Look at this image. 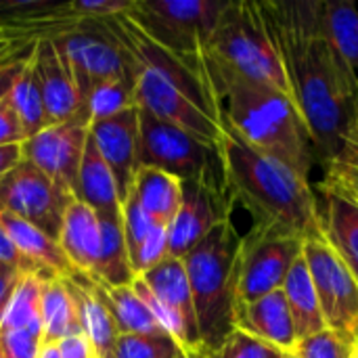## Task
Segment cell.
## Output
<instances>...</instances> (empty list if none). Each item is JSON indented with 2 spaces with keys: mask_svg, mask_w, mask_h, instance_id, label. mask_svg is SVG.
I'll list each match as a JSON object with an SVG mask.
<instances>
[{
  "mask_svg": "<svg viewBox=\"0 0 358 358\" xmlns=\"http://www.w3.org/2000/svg\"><path fill=\"white\" fill-rule=\"evenodd\" d=\"M23 153H21V145H8V147H0V178L13 170L19 162H21Z\"/></svg>",
  "mask_w": 358,
  "mask_h": 358,
  "instance_id": "bcb514c9",
  "label": "cell"
},
{
  "mask_svg": "<svg viewBox=\"0 0 358 358\" xmlns=\"http://www.w3.org/2000/svg\"><path fill=\"white\" fill-rule=\"evenodd\" d=\"M42 283L40 275H23L0 319V334L17 329H42Z\"/></svg>",
  "mask_w": 358,
  "mask_h": 358,
  "instance_id": "f1b7e54d",
  "label": "cell"
},
{
  "mask_svg": "<svg viewBox=\"0 0 358 358\" xmlns=\"http://www.w3.org/2000/svg\"><path fill=\"white\" fill-rule=\"evenodd\" d=\"M99 294L107 308L111 310L120 336H164L166 331L159 327L147 304L134 292L132 283L124 287H105L99 283ZM168 336V334H166Z\"/></svg>",
  "mask_w": 358,
  "mask_h": 358,
  "instance_id": "83f0119b",
  "label": "cell"
},
{
  "mask_svg": "<svg viewBox=\"0 0 358 358\" xmlns=\"http://www.w3.org/2000/svg\"><path fill=\"white\" fill-rule=\"evenodd\" d=\"M203 52L252 82L289 94L279 50L256 0H229Z\"/></svg>",
  "mask_w": 358,
  "mask_h": 358,
  "instance_id": "5b68a950",
  "label": "cell"
},
{
  "mask_svg": "<svg viewBox=\"0 0 358 358\" xmlns=\"http://www.w3.org/2000/svg\"><path fill=\"white\" fill-rule=\"evenodd\" d=\"M57 241L63 254L67 256L69 264L73 266V271L78 275L94 279L101 260V248H103L99 214L90 210L86 203L73 199L65 212Z\"/></svg>",
  "mask_w": 358,
  "mask_h": 358,
  "instance_id": "e0dca14e",
  "label": "cell"
},
{
  "mask_svg": "<svg viewBox=\"0 0 358 358\" xmlns=\"http://www.w3.org/2000/svg\"><path fill=\"white\" fill-rule=\"evenodd\" d=\"M21 277H23V275L17 273L15 268L0 264V319H2V315H4L6 304H8V300H10V296H13V292H15V287H17V283L21 281Z\"/></svg>",
  "mask_w": 358,
  "mask_h": 358,
  "instance_id": "ee69618b",
  "label": "cell"
},
{
  "mask_svg": "<svg viewBox=\"0 0 358 358\" xmlns=\"http://www.w3.org/2000/svg\"><path fill=\"white\" fill-rule=\"evenodd\" d=\"M193 358H208V355H203V352H197V355H193Z\"/></svg>",
  "mask_w": 358,
  "mask_h": 358,
  "instance_id": "681fc988",
  "label": "cell"
},
{
  "mask_svg": "<svg viewBox=\"0 0 358 358\" xmlns=\"http://www.w3.org/2000/svg\"><path fill=\"white\" fill-rule=\"evenodd\" d=\"M138 113H141L138 107H130L113 117L90 122L88 128L90 138L94 141L99 153L103 155L105 164L109 166L115 178L122 206L130 197L136 172L141 168L138 166V143H141Z\"/></svg>",
  "mask_w": 358,
  "mask_h": 358,
  "instance_id": "5bb4252c",
  "label": "cell"
},
{
  "mask_svg": "<svg viewBox=\"0 0 358 358\" xmlns=\"http://www.w3.org/2000/svg\"><path fill=\"white\" fill-rule=\"evenodd\" d=\"M283 294H285V300H287V306H289V313H292V319L296 325L298 342L327 329L323 313H321V304L317 298V289H315V283H313V277H310L304 256H300L294 262V266L283 283Z\"/></svg>",
  "mask_w": 358,
  "mask_h": 358,
  "instance_id": "cb8c5ba5",
  "label": "cell"
},
{
  "mask_svg": "<svg viewBox=\"0 0 358 358\" xmlns=\"http://www.w3.org/2000/svg\"><path fill=\"white\" fill-rule=\"evenodd\" d=\"M31 67L42 92L48 126L67 122L76 115H84L78 88L69 73L67 63L63 61L59 48L55 46L52 38H40L36 42L31 55ZM88 120V117H86Z\"/></svg>",
  "mask_w": 358,
  "mask_h": 358,
  "instance_id": "9a60e30c",
  "label": "cell"
},
{
  "mask_svg": "<svg viewBox=\"0 0 358 358\" xmlns=\"http://www.w3.org/2000/svg\"><path fill=\"white\" fill-rule=\"evenodd\" d=\"M40 38L29 31L8 29L0 25V65L29 61Z\"/></svg>",
  "mask_w": 358,
  "mask_h": 358,
  "instance_id": "ab89813d",
  "label": "cell"
},
{
  "mask_svg": "<svg viewBox=\"0 0 358 358\" xmlns=\"http://www.w3.org/2000/svg\"><path fill=\"white\" fill-rule=\"evenodd\" d=\"M231 193L206 180L182 182L180 208L168 227V256L185 258L218 224L231 220Z\"/></svg>",
  "mask_w": 358,
  "mask_h": 358,
  "instance_id": "7c38bea8",
  "label": "cell"
},
{
  "mask_svg": "<svg viewBox=\"0 0 358 358\" xmlns=\"http://www.w3.org/2000/svg\"><path fill=\"white\" fill-rule=\"evenodd\" d=\"M29 61H19V63H8V65H0V99L8 94V90L13 88V84L17 82V78L21 76L23 67Z\"/></svg>",
  "mask_w": 358,
  "mask_h": 358,
  "instance_id": "f6af8a7d",
  "label": "cell"
},
{
  "mask_svg": "<svg viewBox=\"0 0 358 358\" xmlns=\"http://www.w3.org/2000/svg\"><path fill=\"white\" fill-rule=\"evenodd\" d=\"M82 323L76 300L63 277H50L42 283V342L59 344L80 336Z\"/></svg>",
  "mask_w": 358,
  "mask_h": 358,
  "instance_id": "d4e9b609",
  "label": "cell"
},
{
  "mask_svg": "<svg viewBox=\"0 0 358 358\" xmlns=\"http://www.w3.org/2000/svg\"><path fill=\"white\" fill-rule=\"evenodd\" d=\"M321 231L329 248L342 258L358 281V203L334 187L321 182Z\"/></svg>",
  "mask_w": 358,
  "mask_h": 358,
  "instance_id": "d6986e66",
  "label": "cell"
},
{
  "mask_svg": "<svg viewBox=\"0 0 358 358\" xmlns=\"http://www.w3.org/2000/svg\"><path fill=\"white\" fill-rule=\"evenodd\" d=\"M25 130L23 124L8 99L2 96L0 99V147H8V145H23L25 143Z\"/></svg>",
  "mask_w": 358,
  "mask_h": 358,
  "instance_id": "60d3db41",
  "label": "cell"
},
{
  "mask_svg": "<svg viewBox=\"0 0 358 358\" xmlns=\"http://www.w3.org/2000/svg\"><path fill=\"white\" fill-rule=\"evenodd\" d=\"M90 29L78 25L69 31L52 36L55 46L69 67L84 113L88 96L99 84L111 80H136V63L132 55L107 27V23L90 21Z\"/></svg>",
  "mask_w": 358,
  "mask_h": 358,
  "instance_id": "ba28073f",
  "label": "cell"
},
{
  "mask_svg": "<svg viewBox=\"0 0 358 358\" xmlns=\"http://www.w3.org/2000/svg\"><path fill=\"white\" fill-rule=\"evenodd\" d=\"M350 132L358 134V105H357V115H355V122H352V128H350Z\"/></svg>",
  "mask_w": 358,
  "mask_h": 358,
  "instance_id": "c3c4849f",
  "label": "cell"
},
{
  "mask_svg": "<svg viewBox=\"0 0 358 358\" xmlns=\"http://www.w3.org/2000/svg\"><path fill=\"white\" fill-rule=\"evenodd\" d=\"M222 155L231 199L250 212L252 227L304 241L323 237L319 199L308 180L227 130Z\"/></svg>",
  "mask_w": 358,
  "mask_h": 358,
  "instance_id": "3957f363",
  "label": "cell"
},
{
  "mask_svg": "<svg viewBox=\"0 0 358 358\" xmlns=\"http://www.w3.org/2000/svg\"><path fill=\"white\" fill-rule=\"evenodd\" d=\"M275 358H287V355H285V352H281V355H277Z\"/></svg>",
  "mask_w": 358,
  "mask_h": 358,
  "instance_id": "816d5d0a",
  "label": "cell"
},
{
  "mask_svg": "<svg viewBox=\"0 0 358 358\" xmlns=\"http://www.w3.org/2000/svg\"><path fill=\"white\" fill-rule=\"evenodd\" d=\"M302 256L308 264L327 329L355 338L358 329L357 277L323 237L306 239Z\"/></svg>",
  "mask_w": 358,
  "mask_h": 358,
  "instance_id": "8fae6325",
  "label": "cell"
},
{
  "mask_svg": "<svg viewBox=\"0 0 358 358\" xmlns=\"http://www.w3.org/2000/svg\"><path fill=\"white\" fill-rule=\"evenodd\" d=\"M304 239L273 229L252 227L241 237L237 256V304L260 300L283 289V283L302 256Z\"/></svg>",
  "mask_w": 358,
  "mask_h": 358,
  "instance_id": "9c48e42d",
  "label": "cell"
},
{
  "mask_svg": "<svg viewBox=\"0 0 358 358\" xmlns=\"http://www.w3.org/2000/svg\"><path fill=\"white\" fill-rule=\"evenodd\" d=\"M73 197L78 201L86 203L96 214L122 212V201H120L115 178H113L109 166L105 164L103 155L99 153L94 141L90 138V132H88V141H86L84 157L80 164Z\"/></svg>",
  "mask_w": 358,
  "mask_h": 358,
  "instance_id": "7402d4cb",
  "label": "cell"
},
{
  "mask_svg": "<svg viewBox=\"0 0 358 358\" xmlns=\"http://www.w3.org/2000/svg\"><path fill=\"white\" fill-rule=\"evenodd\" d=\"M65 281L76 300L84 336L90 340L96 357L111 358L120 331L111 310L107 308V304L99 294V283L84 275H73L71 279Z\"/></svg>",
  "mask_w": 358,
  "mask_h": 358,
  "instance_id": "ffe728a7",
  "label": "cell"
},
{
  "mask_svg": "<svg viewBox=\"0 0 358 358\" xmlns=\"http://www.w3.org/2000/svg\"><path fill=\"white\" fill-rule=\"evenodd\" d=\"M355 344V338L325 329L317 336L300 340L289 355L296 358H352Z\"/></svg>",
  "mask_w": 358,
  "mask_h": 358,
  "instance_id": "836d02e7",
  "label": "cell"
},
{
  "mask_svg": "<svg viewBox=\"0 0 358 358\" xmlns=\"http://www.w3.org/2000/svg\"><path fill=\"white\" fill-rule=\"evenodd\" d=\"M101 233H103V248L99 268L92 281L105 287H124L134 281V271L130 264V254L124 237L122 212L115 214H99Z\"/></svg>",
  "mask_w": 358,
  "mask_h": 358,
  "instance_id": "484cf974",
  "label": "cell"
},
{
  "mask_svg": "<svg viewBox=\"0 0 358 358\" xmlns=\"http://www.w3.org/2000/svg\"><path fill=\"white\" fill-rule=\"evenodd\" d=\"M38 358H61L57 344H42V350H40Z\"/></svg>",
  "mask_w": 358,
  "mask_h": 358,
  "instance_id": "7dc6e473",
  "label": "cell"
},
{
  "mask_svg": "<svg viewBox=\"0 0 358 358\" xmlns=\"http://www.w3.org/2000/svg\"><path fill=\"white\" fill-rule=\"evenodd\" d=\"M130 107H136L134 101V80H111L99 84L86 103V115L90 122L113 117Z\"/></svg>",
  "mask_w": 358,
  "mask_h": 358,
  "instance_id": "1f68e13d",
  "label": "cell"
},
{
  "mask_svg": "<svg viewBox=\"0 0 358 358\" xmlns=\"http://www.w3.org/2000/svg\"><path fill=\"white\" fill-rule=\"evenodd\" d=\"M122 224H124V237H126L130 258L145 243V239L153 233V229L159 227L147 216V212L138 206V201L132 195L122 206Z\"/></svg>",
  "mask_w": 358,
  "mask_h": 358,
  "instance_id": "e575fe53",
  "label": "cell"
},
{
  "mask_svg": "<svg viewBox=\"0 0 358 358\" xmlns=\"http://www.w3.org/2000/svg\"><path fill=\"white\" fill-rule=\"evenodd\" d=\"M176 358H193V355H187V352H182V355H178Z\"/></svg>",
  "mask_w": 358,
  "mask_h": 358,
  "instance_id": "f907efd6",
  "label": "cell"
},
{
  "mask_svg": "<svg viewBox=\"0 0 358 358\" xmlns=\"http://www.w3.org/2000/svg\"><path fill=\"white\" fill-rule=\"evenodd\" d=\"M0 358H4V357H2V355H0Z\"/></svg>",
  "mask_w": 358,
  "mask_h": 358,
  "instance_id": "6f0895ef",
  "label": "cell"
},
{
  "mask_svg": "<svg viewBox=\"0 0 358 358\" xmlns=\"http://www.w3.org/2000/svg\"><path fill=\"white\" fill-rule=\"evenodd\" d=\"M168 258V227H155L145 243L130 258L134 277H141Z\"/></svg>",
  "mask_w": 358,
  "mask_h": 358,
  "instance_id": "d590c367",
  "label": "cell"
},
{
  "mask_svg": "<svg viewBox=\"0 0 358 358\" xmlns=\"http://www.w3.org/2000/svg\"><path fill=\"white\" fill-rule=\"evenodd\" d=\"M355 342L358 344V329H357V334H355Z\"/></svg>",
  "mask_w": 358,
  "mask_h": 358,
  "instance_id": "db71d44e",
  "label": "cell"
},
{
  "mask_svg": "<svg viewBox=\"0 0 358 358\" xmlns=\"http://www.w3.org/2000/svg\"><path fill=\"white\" fill-rule=\"evenodd\" d=\"M323 34L358 78V2L321 0Z\"/></svg>",
  "mask_w": 358,
  "mask_h": 358,
  "instance_id": "4316f807",
  "label": "cell"
},
{
  "mask_svg": "<svg viewBox=\"0 0 358 358\" xmlns=\"http://www.w3.org/2000/svg\"><path fill=\"white\" fill-rule=\"evenodd\" d=\"M235 329L243 331V334H248L285 355H289L298 344L296 325H294L283 289L273 292L254 302L237 304Z\"/></svg>",
  "mask_w": 358,
  "mask_h": 358,
  "instance_id": "2e32d148",
  "label": "cell"
},
{
  "mask_svg": "<svg viewBox=\"0 0 358 358\" xmlns=\"http://www.w3.org/2000/svg\"><path fill=\"white\" fill-rule=\"evenodd\" d=\"M355 355L358 357V344H355Z\"/></svg>",
  "mask_w": 358,
  "mask_h": 358,
  "instance_id": "f5cc1de1",
  "label": "cell"
},
{
  "mask_svg": "<svg viewBox=\"0 0 358 358\" xmlns=\"http://www.w3.org/2000/svg\"><path fill=\"white\" fill-rule=\"evenodd\" d=\"M0 264L10 266V268H15V271L21 273V275H40V277H44V279L55 277V275L42 271L40 266H36L34 262H29L25 256H21L19 250L13 245V241L8 239V235L4 233L2 227H0Z\"/></svg>",
  "mask_w": 358,
  "mask_h": 358,
  "instance_id": "b9f144b4",
  "label": "cell"
},
{
  "mask_svg": "<svg viewBox=\"0 0 358 358\" xmlns=\"http://www.w3.org/2000/svg\"><path fill=\"white\" fill-rule=\"evenodd\" d=\"M277 355H281V350L235 329L224 342V346L208 358H275Z\"/></svg>",
  "mask_w": 358,
  "mask_h": 358,
  "instance_id": "74e56055",
  "label": "cell"
},
{
  "mask_svg": "<svg viewBox=\"0 0 358 358\" xmlns=\"http://www.w3.org/2000/svg\"><path fill=\"white\" fill-rule=\"evenodd\" d=\"M0 227L8 235L13 245L19 250V254L25 256L36 266H40L42 271L63 279H71L73 275H78L69 264L67 256L63 254L59 241L48 237L38 227L6 212H0Z\"/></svg>",
  "mask_w": 358,
  "mask_h": 358,
  "instance_id": "44dd1931",
  "label": "cell"
},
{
  "mask_svg": "<svg viewBox=\"0 0 358 358\" xmlns=\"http://www.w3.org/2000/svg\"><path fill=\"white\" fill-rule=\"evenodd\" d=\"M239 250L241 235L233 220H227L182 258L193 294L201 352L208 357L216 355L235 331Z\"/></svg>",
  "mask_w": 358,
  "mask_h": 358,
  "instance_id": "277c9868",
  "label": "cell"
},
{
  "mask_svg": "<svg viewBox=\"0 0 358 358\" xmlns=\"http://www.w3.org/2000/svg\"><path fill=\"white\" fill-rule=\"evenodd\" d=\"M8 99L23 124L27 138L36 136L40 130H44L48 126V117H46L42 92H40V86H38V80H36V73L31 67V59L23 67V71L17 78V82L13 84V88L8 90Z\"/></svg>",
  "mask_w": 358,
  "mask_h": 358,
  "instance_id": "f546056e",
  "label": "cell"
},
{
  "mask_svg": "<svg viewBox=\"0 0 358 358\" xmlns=\"http://www.w3.org/2000/svg\"><path fill=\"white\" fill-rule=\"evenodd\" d=\"M130 195L155 224L170 227L182 201V180L157 168H138Z\"/></svg>",
  "mask_w": 358,
  "mask_h": 358,
  "instance_id": "603a6c76",
  "label": "cell"
},
{
  "mask_svg": "<svg viewBox=\"0 0 358 358\" xmlns=\"http://www.w3.org/2000/svg\"><path fill=\"white\" fill-rule=\"evenodd\" d=\"M287 358H296V357H294V355H287Z\"/></svg>",
  "mask_w": 358,
  "mask_h": 358,
  "instance_id": "9f6ffc18",
  "label": "cell"
},
{
  "mask_svg": "<svg viewBox=\"0 0 358 358\" xmlns=\"http://www.w3.org/2000/svg\"><path fill=\"white\" fill-rule=\"evenodd\" d=\"M182 346L170 336H120L111 358H176Z\"/></svg>",
  "mask_w": 358,
  "mask_h": 358,
  "instance_id": "d6a6232c",
  "label": "cell"
},
{
  "mask_svg": "<svg viewBox=\"0 0 358 358\" xmlns=\"http://www.w3.org/2000/svg\"><path fill=\"white\" fill-rule=\"evenodd\" d=\"M145 285L153 292V296L166 304L185 325L193 355L201 352V342H199V329H197V317H195V304H193V294L187 277L185 262L180 258L168 256L164 262H159L155 268L149 273L141 275Z\"/></svg>",
  "mask_w": 358,
  "mask_h": 358,
  "instance_id": "ac0fdd59",
  "label": "cell"
},
{
  "mask_svg": "<svg viewBox=\"0 0 358 358\" xmlns=\"http://www.w3.org/2000/svg\"><path fill=\"white\" fill-rule=\"evenodd\" d=\"M73 199V193L23 157L0 178V212L23 218L52 239H59L65 212Z\"/></svg>",
  "mask_w": 358,
  "mask_h": 358,
  "instance_id": "30bf717a",
  "label": "cell"
},
{
  "mask_svg": "<svg viewBox=\"0 0 358 358\" xmlns=\"http://www.w3.org/2000/svg\"><path fill=\"white\" fill-rule=\"evenodd\" d=\"M227 2L229 0H134L126 15L147 38L195 71H201L203 50Z\"/></svg>",
  "mask_w": 358,
  "mask_h": 358,
  "instance_id": "8992f818",
  "label": "cell"
},
{
  "mask_svg": "<svg viewBox=\"0 0 358 358\" xmlns=\"http://www.w3.org/2000/svg\"><path fill=\"white\" fill-rule=\"evenodd\" d=\"M352 358H358V357H357V355H355V350H352Z\"/></svg>",
  "mask_w": 358,
  "mask_h": 358,
  "instance_id": "11a10c76",
  "label": "cell"
},
{
  "mask_svg": "<svg viewBox=\"0 0 358 358\" xmlns=\"http://www.w3.org/2000/svg\"><path fill=\"white\" fill-rule=\"evenodd\" d=\"M201 71L214 94L222 128L310 182L317 151L292 96L239 76L206 52Z\"/></svg>",
  "mask_w": 358,
  "mask_h": 358,
  "instance_id": "7a4b0ae2",
  "label": "cell"
},
{
  "mask_svg": "<svg viewBox=\"0 0 358 358\" xmlns=\"http://www.w3.org/2000/svg\"><path fill=\"white\" fill-rule=\"evenodd\" d=\"M57 348H59V357L61 358H99L92 344H90V340L84 334L71 336V338L59 342Z\"/></svg>",
  "mask_w": 358,
  "mask_h": 358,
  "instance_id": "7bdbcfd3",
  "label": "cell"
},
{
  "mask_svg": "<svg viewBox=\"0 0 358 358\" xmlns=\"http://www.w3.org/2000/svg\"><path fill=\"white\" fill-rule=\"evenodd\" d=\"M138 166L157 168L182 182L206 180L229 191L222 149L138 109Z\"/></svg>",
  "mask_w": 358,
  "mask_h": 358,
  "instance_id": "52a82bcc",
  "label": "cell"
},
{
  "mask_svg": "<svg viewBox=\"0 0 358 358\" xmlns=\"http://www.w3.org/2000/svg\"><path fill=\"white\" fill-rule=\"evenodd\" d=\"M134 0H73L69 2L71 15L82 23L86 21H107L130 13Z\"/></svg>",
  "mask_w": 358,
  "mask_h": 358,
  "instance_id": "8d00e7d4",
  "label": "cell"
},
{
  "mask_svg": "<svg viewBox=\"0 0 358 358\" xmlns=\"http://www.w3.org/2000/svg\"><path fill=\"white\" fill-rule=\"evenodd\" d=\"M42 344V329H17L0 334V355L4 358H38Z\"/></svg>",
  "mask_w": 358,
  "mask_h": 358,
  "instance_id": "f35d334b",
  "label": "cell"
},
{
  "mask_svg": "<svg viewBox=\"0 0 358 358\" xmlns=\"http://www.w3.org/2000/svg\"><path fill=\"white\" fill-rule=\"evenodd\" d=\"M325 168L323 185L338 189L358 203V134L348 132L338 153L325 162Z\"/></svg>",
  "mask_w": 358,
  "mask_h": 358,
  "instance_id": "4dcf8cb0",
  "label": "cell"
},
{
  "mask_svg": "<svg viewBox=\"0 0 358 358\" xmlns=\"http://www.w3.org/2000/svg\"><path fill=\"white\" fill-rule=\"evenodd\" d=\"M88 128L90 122L84 115L50 124L21 145L23 159L31 162L50 180L73 193L88 141Z\"/></svg>",
  "mask_w": 358,
  "mask_h": 358,
  "instance_id": "4fadbf2b",
  "label": "cell"
},
{
  "mask_svg": "<svg viewBox=\"0 0 358 358\" xmlns=\"http://www.w3.org/2000/svg\"><path fill=\"white\" fill-rule=\"evenodd\" d=\"M279 50L292 101L308 126L317 157L327 162L346 141L358 105V78L323 34L321 0H260Z\"/></svg>",
  "mask_w": 358,
  "mask_h": 358,
  "instance_id": "6da1fadb",
  "label": "cell"
}]
</instances>
